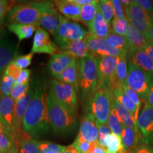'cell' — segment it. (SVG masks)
Instances as JSON below:
<instances>
[{
	"mask_svg": "<svg viewBox=\"0 0 153 153\" xmlns=\"http://www.w3.org/2000/svg\"><path fill=\"white\" fill-rule=\"evenodd\" d=\"M36 89L33 98L25 113L22 131L30 137L46 135L51 129L48 114V94L44 82L36 80Z\"/></svg>",
	"mask_w": 153,
	"mask_h": 153,
	"instance_id": "cell-1",
	"label": "cell"
},
{
	"mask_svg": "<svg viewBox=\"0 0 153 153\" xmlns=\"http://www.w3.org/2000/svg\"><path fill=\"white\" fill-rule=\"evenodd\" d=\"M50 1H36L14 5L7 13L6 22L9 25H33L40 27V19Z\"/></svg>",
	"mask_w": 153,
	"mask_h": 153,
	"instance_id": "cell-2",
	"label": "cell"
},
{
	"mask_svg": "<svg viewBox=\"0 0 153 153\" xmlns=\"http://www.w3.org/2000/svg\"><path fill=\"white\" fill-rule=\"evenodd\" d=\"M47 106L51 128L55 133L66 135L74 131L76 126V116L57 102L49 92Z\"/></svg>",
	"mask_w": 153,
	"mask_h": 153,
	"instance_id": "cell-3",
	"label": "cell"
},
{
	"mask_svg": "<svg viewBox=\"0 0 153 153\" xmlns=\"http://www.w3.org/2000/svg\"><path fill=\"white\" fill-rule=\"evenodd\" d=\"M79 91L83 97L94 94L98 87V60L91 55L78 61Z\"/></svg>",
	"mask_w": 153,
	"mask_h": 153,
	"instance_id": "cell-4",
	"label": "cell"
},
{
	"mask_svg": "<svg viewBox=\"0 0 153 153\" xmlns=\"http://www.w3.org/2000/svg\"><path fill=\"white\" fill-rule=\"evenodd\" d=\"M112 93L106 87H97V90L91 96L90 100V112L94 116L97 123L108 125L112 105Z\"/></svg>",
	"mask_w": 153,
	"mask_h": 153,
	"instance_id": "cell-5",
	"label": "cell"
},
{
	"mask_svg": "<svg viewBox=\"0 0 153 153\" xmlns=\"http://www.w3.org/2000/svg\"><path fill=\"white\" fill-rule=\"evenodd\" d=\"M153 82V76L129 61L128 75L125 84L135 91L141 99L146 101Z\"/></svg>",
	"mask_w": 153,
	"mask_h": 153,
	"instance_id": "cell-6",
	"label": "cell"
},
{
	"mask_svg": "<svg viewBox=\"0 0 153 153\" xmlns=\"http://www.w3.org/2000/svg\"><path fill=\"white\" fill-rule=\"evenodd\" d=\"M88 33L79 24L70 22L59 14V27L53 38L55 44L62 50L70 42L85 39Z\"/></svg>",
	"mask_w": 153,
	"mask_h": 153,
	"instance_id": "cell-7",
	"label": "cell"
},
{
	"mask_svg": "<svg viewBox=\"0 0 153 153\" xmlns=\"http://www.w3.org/2000/svg\"><path fill=\"white\" fill-rule=\"evenodd\" d=\"M48 92L57 102L76 116L77 98L76 91L73 87L56 79H53L51 82Z\"/></svg>",
	"mask_w": 153,
	"mask_h": 153,
	"instance_id": "cell-8",
	"label": "cell"
},
{
	"mask_svg": "<svg viewBox=\"0 0 153 153\" xmlns=\"http://www.w3.org/2000/svg\"><path fill=\"white\" fill-rule=\"evenodd\" d=\"M126 18L128 22L141 33L145 38H148L149 28L152 21L150 16L135 1H132L129 7H124Z\"/></svg>",
	"mask_w": 153,
	"mask_h": 153,
	"instance_id": "cell-9",
	"label": "cell"
},
{
	"mask_svg": "<svg viewBox=\"0 0 153 153\" xmlns=\"http://www.w3.org/2000/svg\"><path fill=\"white\" fill-rule=\"evenodd\" d=\"M97 60L99 74L98 87L101 86L106 87L112 93L118 57L104 56L99 57Z\"/></svg>",
	"mask_w": 153,
	"mask_h": 153,
	"instance_id": "cell-10",
	"label": "cell"
},
{
	"mask_svg": "<svg viewBox=\"0 0 153 153\" xmlns=\"http://www.w3.org/2000/svg\"><path fill=\"white\" fill-rule=\"evenodd\" d=\"M86 39L89 55H91L97 59L104 56L116 57L119 56L120 53L123 52L110 45L106 38H96L89 32L88 33Z\"/></svg>",
	"mask_w": 153,
	"mask_h": 153,
	"instance_id": "cell-11",
	"label": "cell"
},
{
	"mask_svg": "<svg viewBox=\"0 0 153 153\" xmlns=\"http://www.w3.org/2000/svg\"><path fill=\"white\" fill-rule=\"evenodd\" d=\"M15 101L11 97L0 99V120L2 127L15 140Z\"/></svg>",
	"mask_w": 153,
	"mask_h": 153,
	"instance_id": "cell-12",
	"label": "cell"
},
{
	"mask_svg": "<svg viewBox=\"0 0 153 153\" xmlns=\"http://www.w3.org/2000/svg\"><path fill=\"white\" fill-rule=\"evenodd\" d=\"M138 131L142 133L143 140L147 145L153 144V108L145 104L137 120Z\"/></svg>",
	"mask_w": 153,
	"mask_h": 153,
	"instance_id": "cell-13",
	"label": "cell"
},
{
	"mask_svg": "<svg viewBox=\"0 0 153 153\" xmlns=\"http://www.w3.org/2000/svg\"><path fill=\"white\" fill-rule=\"evenodd\" d=\"M18 45L7 36H0V77L17 57Z\"/></svg>",
	"mask_w": 153,
	"mask_h": 153,
	"instance_id": "cell-14",
	"label": "cell"
},
{
	"mask_svg": "<svg viewBox=\"0 0 153 153\" xmlns=\"http://www.w3.org/2000/svg\"><path fill=\"white\" fill-rule=\"evenodd\" d=\"M57 48L56 44L53 43L50 37L48 32L41 27L38 28L33 37L31 53L54 55L56 54Z\"/></svg>",
	"mask_w": 153,
	"mask_h": 153,
	"instance_id": "cell-15",
	"label": "cell"
},
{
	"mask_svg": "<svg viewBox=\"0 0 153 153\" xmlns=\"http://www.w3.org/2000/svg\"><path fill=\"white\" fill-rule=\"evenodd\" d=\"M78 137L89 143L98 142L99 130L94 115L87 112L81 120Z\"/></svg>",
	"mask_w": 153,
	"mask_h": 153,
	"instance_id": "cell-16",
	"label": "cell"
},
{
	"mask_svg": "<svg viewBox=\"0 0 153 153\" xmlns=\"http://www.w3.org/2000/svg\"><path fill=\"white\" fill-rule=\"evenodd\" d=\"M55 4L50 1L46 9L40 19V27L54 36L59 27V14L55 8Z\"/></svg>",
	"mask_w": 153,
	"mask_h": 153,
	"instance_id": "cell-17",
	"label": "cell"
},
{
	"mask_svg": "<svg viewBox=\"0 0 153 153\" xmlns=\"http://www.w3.org/2000/svg\"><path fill=\"white\" fill-rule=\"evenodd\" d=\"M75 61V58L64 51L56 53L51 57L48 65L49 73L53 76L58 75Z\"/></svg>",
	"mask_w": 153,
	"mask_h": 153,
	"instance_id": "cell-18",
	"label": "cell"
},
{
	"mask_svg": "<svg viewBox=\"0 0 153 153\" xmlns=\"http://www.w3.org/2000/svg\"><path fill=\"white\" fill-rule=\"evenodd\" d=\"M89 29V33L93 36L99 38H106L112 33L111 25L105 20L98 8L97 14Z\"/></svg>",
	"mask_w": 153,
	"mask_h": 153,
	"instance_id": "cell-19",
	"label": "cell"
},
{
	"mask_svg": "<svg viewBox=\"0 0 153 153\" xmlns=\"http://www.w3.org/2000/svg\"><path fill=\"white\" fill-rule=\"evenodd\" d=\"M55 4L63 17L70 20L79 22L81 7L74 3L72 0L55 1Z\"/></svg>",
	"mask_w": 153,
	"mask_h": 153,
	"instance_id": "cell-20",
	"label": "cell"
},
{
	"mask_svg": "<svg viewBox=\"0 0 153 153\" xmlns=\"http://www.w3.org/2000/svg\"><path fill=\"white\" fill-rule=\"evenodd\" d=\"M127 55V53L122 52L119 56H118V62L112 91L114 89L123 90V86L128 75Z\"/></svg>",
	"mask_w": 153,
	"mask_h": 153,
	"instance_id": "cell-21",
	"label": "cell"
},
{
	"mask_svg": "<svg viewBox=\"0 0 153 153\" xmlns=\"http://www.w3.org/2000/svg\"><path fill=\"white\" fill-rule=\"evenodd\" d=\"M54 77L57 81L73 87L76 92H79V65L76 61L69 66L62 73Z\"/></svg>",
	"mask_w": 153,
	"mask_h": 153,
	"instance_id": "cell-22",
	"label": "cell"
},
{
	"mask_svg": "<svg viewBox=\"0 0 153 153\" xmlns=\"http://www.w3.org/2000/svg\"><path fill=\"white\" fill-rule=\"evenodd\" d=\"M140 137L141 136L140 135L139 133H137L135 130L131 128L126 127L123 125L120 138H121L123 152L127 153L133 152V150L137 146Z\"/></svg>",
	"mask_w": 153,
	"mask_h": 153,
	"instance_id": "cell-23",
	"label": "cell"
},
{
	"mask_svg": "<svg viewBox=\"0 0 153 153\" xmlns=\"http://www.w3.org/2000/svg\"><path fill=\"white\" fill-rule=\"evenodd\" d=\"M62 51L72 55L76 60H81L82 58L89 56L86 38L70 42L62 49Z\"/></svg>",
	"mask_w": 153,
	"mask_h": 153,
	"instance_id": "cell-24",
	"label": "cell"
},
{
	"mask_svg": "<svg viewBox=\"0 0 153 153\" xmlns=\"http://www.w3.org/2000/svg\"><path fill=\"white\" fill-rule=\"evenodd\" d=\"M130 55L131 57L130 61L153 76V61L143 49L134 50L130 53Z\"/></svg>",
	"mask_w": 153,
	"mask_h": 153,
	"instance_id": "cell-25",
	"label": "cell"
},
{
	"mask_svg": "<svg viewBox=\"0 0 153 153\" xmlns=\"http://www.w3.org/2000/svg\"><path fill=\"white\" fill-rule=\"evenodd\" d=\"M112 103L115 108H116V113H117V115L121 123L126 127L131 128L137 133H139L137 126V122L135 121V118H133L131 112H129L123 105L114 98L112 99Z\"/></svg>",
	"mask_w": 153,
	"mask_h": 153,
	"instance_id": "cell-26",
	"label": "cell"
},
{
	"mask_svg": "<svg viewBox=\"0 0 153 153\" xmlns=\"http://www.w3.org/2000/svg\"><path fill=\"white\" fill-rule=\"evenodd\" d=\"M125 37L128 41L130 46L131 48V51H134V50L143 49V48L146 45L147 43H148L145 36L141 33H140L137 29H135L130 23L128 24V31Z\"/></svg>",
	"mask_w": 153,
	"mask_h": 153,
	"instance_id": "cell-27",
	"label": "cell"
},
{
	"mask_svg": "<svg viewBox=\"0 0 153 153\" xmlns=\"http://www.w3.org/2000/svg\"><path fill=\"white\" fill-rule=\"evenodd\" d=\"M113 98L120 102L125 108L131 112V114L133 115V118H135V121L137 122V118L139 116L140 109L137 108L136 105L130 100L128 97L126 96L123 92V90L121 89H114L112 91Z\"/></svg>",
	"mask_w": 153,
	"mask_h": 153,
	"instance_id": "cell-28",
	"label": "cell"
},
{
	"mask_svg": "<svg viewBox=\"0 0 153 153\" xmlns=\"http://www.w3.org/2000/svg\"><path fill=\"white\" fill-rule=\"evenodd\" d=\"M99 2V1H95L90 4L81 7L79 22L85 24L89 28H90L98 11Z\"/></svg>",
	"mask_w": 153,
	"mask_h": 153,
	"instance_id": "cell-29",
	"label": "cell"
},
{
	"mask_svg": "<svg viewBox=\"0 0 153 153\" xmlns=\"http://www.w3.org/2000/svg\"><path fill=\"white\" fill-rule=\"evenodd\" d=\"M8 28L9 31L14 33L19 38V41L24 39H27L31 37L38 27L33 25L24 24H11L9 25Z\"/></svg>",
	"mask_w": 153,
	"mask_h": 153,
	"instance_id": "cell-30",
	"label": "cell"
},
{
	"mask_svg": "<svg viewBox=\"0 0 153 153\" xmlns=\"http://www.w3.org/2000/svg\"><path fill=\"white\" fill-rule=\"evenodd\" d=\"M106 40L110 45L115 48L127 53H131V48L125 36L117 35L112 32L107 36Z\"/></svg>",
	"mask_w": 153,
	"mask_h": 153,
	"instance_id": "cell-31",
	"label": "cell"
},
{
	"mask_svg": "<svg viewBox=\"0 0 153 153\" xmlns=\"http://www.w3.org/2000/svg\"><path fill=\"white\" fill-rule=\"evenodd\" d=\"M104 148L107 153H120L123 151L121 143V138L116 134L111 133L104 140Z\"/></svg>",
	"mask_w": 153,
	"mask_h": 153,
	"instance_id": "cell-32",
	"label": "cell"
},
{
	"mask_svg": "<svg viewBox=\"0 0 153 153\" xmlns=\"http://www.w3.org/2000/svg\"><path fill=\"white\" fill-rule=\"evenodd\" d=\"M18 148L19 153H41L39 142L30 137L22 139L19 143Z\"/></svg>",
	"mask_w": 153,
	"mask_h": 153,
	"instance_id": "cell-33",
	"label": "cell"
},
{
	"mask_svg": "<svg viewBox=\"0 0 153 153\" xmlns=\"http://www.w3.org/2000/svg\"><path fill=\"white\" fill-rule=\"evenodd\" d=\"M108 126L109 127L111 131L113 133L116 134L118 137L121 136L123 124L121 123V122L119 120V118H118L116 108H115L113 103L111 105V108L109 116H108Z\"/></svg>",
	"mask_w": 153,
	"mask_h": 153,
	"instance_id": "cell-34",
	"label": "cell"
},
{
	"mask_svg": "<svg viewBox=\"0 0 153 153\" xmlns=\"http://www.w3.org/2000/svg\"><path fill=\"white\" fill-rule=\"evenodd\" d=\"M16 145L17 144L12 135L4 128H0V152H7Z\"/></svg>",
	"mask_w": 153,
	"mask_h": 153,
	"instance_id": "cell-35",
	"label": "cell"
},
{
	"mask_svg": "<svg viewBox=\"0 0 153 153\" xmlns=\"http://www.w3.org/2000/svg\"><path fill=\"white\" fill-rule=\"evenodd\" d=\"M16 83V79L4 73L0 77V93L1 97H10L11 90Z\"/></svg>",
	"mask_w": 153,
	"mask_h": 153,
	"instance_id": "cell-36",
	"label": "cell"
},
{
	"mask_svg": "<svg viewBox=\"0 0 153 153\" xmlns=\"http://www.w3.org/2000/svg\"><path fill=\"white\" fill-rule=\"evenodd\" d=\"M98 8L105 20L110 24L114 16V7L112 1L110 0H101L99 1Z\"/></svg>",
	"mask_w": 153,
	"mask_h": 153,
	"instance_id": "cell-37",
	"label": "cell"
},
{
	"mask_svg": "<svg viewBox=\"0 0 153 153\" xmlns=\"http://www.w3.org/2000/svg\"><path fill=\"white\" fill-rule=\"evenodd\" d=\"M112 24V31L114 33L117 34V35L125 36L128 31V28L129 22L126 18L116 19H114L111 22Z\"/></svg>",
	"mask_w": 153,
	"mask_h": 153,
	"instance_id": "cell-38",
	"label": "cell"
},
{
	"mask_svg": "<svg viewBox=\"0 0 153 153\" xmlns=\"http://www.w3.org/2000/svg\"><path fill=\"white\" fill-rule=\"evenodd\" d=\"M30 80L27 82H25L23 84H16L15 83L14 87L11 90L10 97L15 101H16L21 97H23L25 94L27 92L30 86Z\"/></svg>",
	"mask_w": 153,
	"mask_h": 153,
	"instance_id": "cell-39",
	"label": "cell"
},
{
	"mask_svg": "<svg viewBox=\"0 0 153 153\" xmlns=\"http://www.w3.org/2000/svg\"><path fill=\"white\" fill-rule=\"evenodd\" d=\"M33 55L34 53H30L27 55H19L14 59V61L11 64L14 65L18 67L19 68H20L21 70H24V69H26V68L30 65Z\"/></svg>",
	"mask_w": 153,
	"mask_h": 153,
	"instance_id": "cell-40",
	"label": "cell"
},
{
	"mask_svg": "<svg viewBox=\"0 0 153 153\" xmlns=\"http://www.w3.org/2000/svg\"><path fill=\"white\" fill-rule=\"evenodd\" d=\"M91 144L80 138L79 137L76 136L74 142L72 143V145L75 148L79 153H89L91 148Z\"/></svg>",
	"mask_w": 153,
	"mask_h": 153,
	"instance_id": "cell-41",
	"label": "cell"
},
{
	"mask_svg": "<svg viewBox=\"0 0 153 153\" xmlns=\"http://www.w3.org/2000/svg\"><path fill=\"white\" fill-rule=\"evenodd\" d=\"M15 1H6V0H0V26L3 24L4 20L6 19L7 13L14 7Z\"/></svg>",
	"mask_w": 153,
	"mask_h": 153,
	"instance_id": "cell-42",
	"label": "cell"
},
{
	"mask_svg": "<svg viewBox=\"0 0 153 153\" xmlns=\"http://www.w3.org/2000/svg\"><path fill=\"white\" fill-rule=\"evenodd\" d=\"M123 92L128 97L130 100L136 105L139 109H140L141 106H142V103H141L140 97H139V95L135 91H133L129 87H128L126 84H124L123 86Z\"/></svg>",
	"mask_w": 153,
	"mask_h": 153,
	"instance_id": "cell-43",
	"label": "cell"
},
{
	"mask_svg": "<svg viewBox=\"0 0 153 153\" xmlns=\"http://www.w3.org/2000/svg\"><path fill=\"white\" fill-rule=\"evenodd\" d=\"M135 1L148 14L153 22V1L151 0H135Z\"/></svg>",
	"mask_w": 153,
	"mask_h": 153,
	"instance_id": "cell-44",
	"label": "cell"
},
{
	"mask_svg": "<svg viewBox=\"0 0 153 153\" xmlns=\"http://www.w3.org/2000/svg\"><path fill=\"white\" fill-rule=\"evenodd\" d=\"M97 125L99 130L98 142L101 146L104 147V140L105 139H106V136L108 135H109L111 133H112V132L111 131V130L108 125H101V124H99L97 123Z\"/></svg>",
	"mask_w": 153,
	"mask_h": 153,
	"instance_id": "cell-45",
	"label": "cell"
},
{
	"mask_svg": "<svg viewBox=\"0 0 153 153\" xmlns=\"http://www.w3.org/2000/svg\"><path fill=\"white\" fill-rule=\"evenodd\" d=\"M112 4L114 7V19H120L126 18L124 7L120 1L118 0H112Z\"/></svg>",
	"mask_w": 153,
	"mask_h": 153,
	"instance_id": "cell-46",
	"label": "cell"
},
{
	"mask_svg": "<svg viewBox=\"0 0 153 153\" xmlns=\"http://www.w3.org/2000/svg\"><path fill=\"white\" fill-rule=\"evenodd\" d=\"M31 71L30 70L28 69H24V70H22L20 73H19L18 77L16 78V84H23L25 82H27L30 81V76Z\"/></svg>",
	"mask_w": 153,
	"mask_h": 153,
	"instance_id": "cell-47",
	"label": "cell"
},
{
	"mask_svg": "<svg viewBox=\"0 0 153 153\" xmlns=\"http://www.w3.org/2000/svg\"><path fill=\"white\" fill-rule=\"evenodd\" d=\"M21 71H22V70H21L20 68H19L18 67H16L13 64H10L8 67H7V68L6 69L4 73L13 76V77H14L16 80V78L18 77L19 74L21 72Z\"/></svg>",
	"mask_w": 153,
	"mask_h": 153,
	"instance_id": "cell-48",
	"label": "cell"
},
{
	"mask_svg": "<svg viewBox=\"0 0 153 153\" xmlns=\"http://www.w3.org/2000/svg\"><path fill=\"white\" fill-rule=\"evenodd\" d=\"M132 153H153V149L149 145H138Z\"/></svg>",
	"mask_w": 153,
	"mask_h": 153,
	"instance_id": "cell-49",
	"label": "cell"
},
{
	"mask_svg": "<svg viewBox=\"0 0 153 153\" xmlns=\"http://www.w3.org/2000/svg\"><path fill=\"white\" fill-rule=\"evenodd\" d=\"M89 153H107L106 150L99 144V142L94 143L91 144V148Z\"/></svg>",
	"mask_w": 153,
	"mask_h": 153,
	"instance_id": "cell-50",
	"label": "cell"
},
{
	"mask_svg": "<svg viewBox=\"0 0 153 153\" xmlns=\"http://www.w3.org/2000/svg\"><path fill=\"white\" fill-rule=\"evenodd\" d=\"M143 51L148 55L151 60L153 61V42L148 41L146 45L143 48Z\"/></svg>",
	"mask_w": 153,
	"mask_h": 153,
	"instance_id": "cell-51",
	"label": "cell"
},
{
	"mask_svg": "<svg viewBox=\"0 0 153 153\" xmlns=\"http://www.w3.org/2000/svg\"><path fill=\"white\" fill-rule=\"evenodd\" d=\"M146 102L147 104L153 108V82L152 86H151L150 91H149L148 97H147Z\"/></svg>",
	"mask_w": 153,
	"mask_h": 153,
	"instance_id": "cell-52",
	"label": "cell"
},
{
	"mask_svg": "<svg viewBox=\"0 0 153 153\" xmlns=\"http://www.w3.org/2000/svg\"><path fill=\"white\" fill-rule=\"evenodd\" d=\"M74 3H76V4H78L80 7H83V6L90 4L94 2L95 1L94 0H72Z\"/></svg>",
	"mask_w": 153,
	"mask_h": 153,
	"instance_id": "cell-53",
	"label": "cell"
},
{
	"mask_svg": "<svg viewBox=\"0 0 153 153\" xmlns=\"http://www.w3.org/2000/svg\"><path fill=\"white\" fill-rule=\"evenodd\" d=\"M147 40H148V41L153 42V22L150 25V28H149L148 35V38H147Z\"/></svg>",
	"mask_w": 153,
	"mask_h": 153,
	"instance_id": "cell-54",
	"label": "cell"
},
{
	"mask_svg": "<svg viewBox=\"0 0 153 153\" xmlns=\"http://www.w3.org/2000/svg\"><path fill=\"white\" fill-rule=\"evenodd\" d=\"M4 153H19V148H18V145H16L13 147L12 148H11L10 150L7 151Z\"/></svg>",
	"mask_w": 153,
	"mask_h": 153,
	"instance_id": "cell-55",
	"label": "cell"
},
{
	"mask_svg": "<svg viewBox=\"0 0 153 153\" xmlns=\"http://www.w3.org/2000/svg\"><path fill=\"white\" fill-rule=\"evenodd\" d=\"M120 2H121L123 7H129L132 3V1H130V0H122V1H120Z\"/></svg>",
	"mask_w": 153,
	"mask_h": 153,
	"instance_id": "cell-56",
	"label": "cell"
},
{
	"mask_svg": "<svg viewBox=\"0 0 153 153\" xmlns=\"http://www.w3.org/2000/svg\"><path fill=\"white\" fill-rule=\"evenodd\" d=\"M0 128H3L2 125H1V120H0Z\"/></svg>",
	"mask_w": 153,
	"mask_h": 153,
	"instance_id": "cell-57",
	"label": "cell"
},
{
	"mask_svg": "<svg viewBox=\"0 0 153 153\" xmlns=\"http://www.w3.org/2000/svg\"><path fill=\"white\" fill-rule=\"evenodd\" d=\"M120 153H127V152H123H123H120Z\"/></svg>",
	"mask_w": 153,
	"mask_h": 153,
	"instance_id": "cell-58",
	"label": "cell"
},
{
	"mask_svg": "<svg viewBox=\"0 0 153 153\" xmlns=\"http://www.w3.org/2000/svg\"><path fill=\"white\" fill-rule=\"evenodd\" d=\"M1 93H0V99H1Z\"/></svg>",
	"mask_w": 153,
	"mask_h": 153,
	"instance_id": "cell-59",
	"label": "cell"
},
{
	"mask_svg": "<svg viewBox=\"0 0 153 153\" xmlns=\"http://www.w3.org/2000/svg\"><path fill=\"white\" fill-rule=\"evenodd\" d=\"M0 153H1V152H0Z\"/></svg>",
	"mask_w": 153,
	"mask_h": 153,
	"instance_id": "cell-60",
	"label": "cell"
}]
</instances>
